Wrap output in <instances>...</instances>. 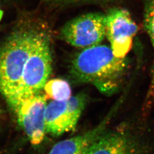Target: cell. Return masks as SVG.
Instances as JSON below:
<instances>
[{"mask_svg":"<svg viewBox=\"0 0 154 154\" xmlns=\"http://www.w3.org/2000/svg\"><path fill=\"white\" fill-rule=\"evenodd\" d=\"M110 118L109 116L88 131L57 143L48 154H82L91 143L103 134Z\"/></svg>","mask_w":154,"mask_h":154,"instance_id":"8","label":"cell"},{"mask_svg":"<svg viewBox=\"0 0 154 154\" xmlns=\"http://www.w3.org/2000/svg\"><path fill=\"white\" fill-rule=\"evenodd\" d=\"M38 29L32 25L18 28L0 47V92L6 100L16 94Z\"/></svg>","mask_w":154,"mask_h":154,"instance_id":"2","label":"cell"},{"mask_svg":"<svg viewBox=\"0 0 154 154\" xmlns=\"http://www.w3.org/2000/svg\"><path fill=\"white\" fill-rule=\"evenodd\" d=\"M2 13H1V11H0V19H1V16H2Z\"/></svg>","mask_w":154,"mask_h":154,"instance_id":"13","label":"cell"},{"mask_svg":"<svg viewBox=\"0 0 154 154\" xmlns=\"http://www.w3.org/2000/svg\"><path fill=\"white\" fill-rule=\"evenodd\" d=\"M52 70L49 34L39 28L30 55L24 67L21 80L15 95L8 103L41 92Z\"/></svg>","mask_w":154,"mask_h":154,"instance_id":"3","label":"cell"},{"mask_svg":"<svg viewBox=\"0 0 154 154\" xmlns=\"http://www.w3.org/2000/svg\"><path fill=\"white\" fill-rule=\"evenodd\" d=\"M82 154H134L129 139L119 132L103 134Z\"/></svg>","mask_w":154,"mask_h":154,"instance_id":"9","label":"cell"},{"mask_svg":"<svg viewBox=\"0 0 154 154\" xmlns=\"http://www.w3.org/2000/svg\"><path fill=\"white\" fill-rule=\"evenodd\" d=\"M144 24L151 39L154 53V0H146L144 11ZM147 98L151 100L154 98V54L151 70V84Z\"/></svg>","mask_w":154,"mask_h":154,"instance_id":"11","label":"cell"},{"mask_svg":"<svg viewBox=\"0 0 154 154\" xmlns=\"http://www.w3.org/2000/svg\"><path fill=\"white\" fill-rule=\"evenodd\" d=\"M50 2L60 4V5H70L84 3H96L105 4L115 1L116 0H46Z\"/></svg>","mask_w":154,"mask_h":154,"instance_id":"12","label":"cell"},{"mask_svg":"<svg viewBox=\"0 0 154 154\" xmlns=\"http://www.w3.org/2000/svg\"><path fill=\"white\" fill-rule=\"evenodd\" d=\"M44 89L48 98L53 100L67 101L72 97V88L69 83L62 79L48 81Z\"/></svg>","mask_w":154,"mask_h":154,"instance_id":"10","label":"cell"},{"mask_svg":"<svg viewBox=\"0 0 154 154\" xmlns=\"http://www.w3.org/2000/svg\"><path fill=\"white\" fill-rule=\"evenodd\" d=\"M137 32V25L126 9L114 8L106 15V36L116 57L125 58Z\"/></svg>","mask_w":154,"mask_h":154,"instance_id":"6","label":"cell"},{"mask_svg":"<svg viewBox=\"0 0 154 154\" xmlns=\"http://www.w3.org/2000/svg\"><path fill=\"white\" fill-rule=\"evenodd\" d=\"M47 100L46 95L40 92L8 103L15 112L20 125L33 145L40 144L44 139Z\"/></svg>","mask_w":154,"mask_h":154,"instance_id":"4","label":"cell"},{"mask_svg":"<svg viewBox=\"0 0 154 154\" xmlns=\"http://www.w3.org/2000/svg\"><path fill=\"white\" fill-rule=\"evenodd\" d=\"M61 36L67 44L80 48L99 45L106 37V15L90 13L66 23Z\"/></svg>","mask_w":154,"mask_h":154,"instance_id":"5","label":"cell"},{"mask_svg":"<svg viewBox=\"0 0 154 154\" xmlns=\"http://www.w3.org/2000/svg\"><path fill=\"white\" fill-rule=\"evenodd\" d=\"M127 66L125 58L116 57L110 47L97 45L74 58L71 73L77 81L93 84L100 91L110 93L118 88Z\"/></svg>","mask_w":154,"mask_h":154,"instance_id":"1","label":"cell"},{"mask_svg":"<svg viewBox=\"0 0 154 154\" xmlns=\"http://www.w3.org/2000/svg\"><path fill=\"white\" fill-rule=\"evenodd\" d=\"M45 120L46 132L54 136L72 131L77 125L72 118L66 101L50 102L46 106Z\"/></svg>","mask_w":154,"mask_h":154,"instance_id":"7","label":"cell"}]
</instances>
